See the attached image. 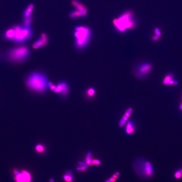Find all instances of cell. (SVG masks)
I'll return each mask as SVG.
<instances>
[{
    "mask_svg": "<svg viewBox=\"0 0 182 182\" xmlns=\"http://www.w3.org/2000/svg\"><path fill=\"white\" fill-rule=\"evenodd\" d=\"M113 24L116 30L120 33H124L127 30L135 29L138 22L133 11H125L113 19Z\"/></svg>",
    "mask_w": 182,
    "mask_h": 182,
    "instance_id": "obj_1",
    "label": "cell"
},
{
    "mask_svg": "<svg viewBox=\"0 0 182 182\" xmlns=\"http://www.w3.org/2000/svg\"><path fill=\"white\" fill-rule=\"evenodd\" d=\"M49 82L47 77L40 72H32L27 78L26 84L28 87L36 93H44L47 90Z\"/></svg>",
    "mask_w": 182,
    "mask_h": 182,
    "instance_id": "obj_2",
    "label": "cell"
},
{
    "mask_svg": "<svg viewBox=\"0 0 182 182\" xmlns=\"http://www.w3.org/2000/svg\"><path fill=\"white\" fill-rule=\"evenodd\" d=\"M133 170L141 178L148 179L153 176L154 171L150 161L143 158H138L133 161Z\"/></svg>",
    "mask_w": 182,
    "mask_h": 182,
    "instance_id": "obj_3",
    "label": "cell"
},
{
    "mask_svg": "<svg viewBox=\"0 0 182 182\" xmlns=\"http://www.w3.org/2000/svg\"><path fill=\"white\" fill-rule=\"evenodd\" d=\"M92 35V30L89 27L85 25L76 27L74 32L76 47L79 50L85 48L89 44Z\"/></svg>",
    "mask_w": 182,
    "mask_h": 182,
    "instance_id": "obj_4",
    "label": "cell"
},
{
    "mask_svg": "<svg viewBox=\"0 0 182 182\" xmlns=\"http://www.w3.org/2000/svg\"><path fill=\"white\" fill-rule=\"evenodd\" d=\"M13 29L15 31V34L12 41L16 44H22L27 42L33 34V31L30 27L17 25Z\"/></svg>",
    "mask_w": 182,
    "mask_h": 182,
    "instance_id": "obj_5",
    "label": "cell"
},
{
    "mask_svg": "<svg viewBox=\"0 0 182 182\" xmlns=\"http://www.w3.org/2000/svg\"><path fill=\"white\" fill-rule=\"evenodd\" d=\"M30 55V51L27 46L14 48L10 49L8 56L9 60L13 62H20L25 60Z\"/></svg>",
    "mask_w": 182,
    "mask_h": 182,
    "instance_id": "obj_6",
    "label": "cell"
},
{
    "mask_svg": "<svg viewBox=\"0 0 182 182\" xmlns=\"http://www.w3.org/2000/svg\"><path fill=\"white\" fill-rule=\"evenodd\" d=\"M153 69V66L150 63L144 62L138 65L135 70V75L139 79L146 77L150 73Z\"/></svg>",
    "mask_w": 182,
    "mask_h": 182,
    "instance_id": "obj_7",
    "label": "cell"
},
{
    "mask_svg": "<svg viewBox=\"0 0 182 182\" xmlns=\"http://www.w3.org/2000/svg\"><path fill=\"white\" fill-rule=\"evenodd\" d=\"M53 92L60 94L63 97H66L68 96L70 92V87L67 82L62 81L56 86V87Z\"/></svg>",
    "mask_w": 182,
    "mask_h": 182,
    "instance_id": "obj_8",
    "label": "cell"
},
{
    "mask_svg": "<svg viewBox=\"0 0 182 182\" xmlns=\"http://www.w3.org/2000/svg\"><path fill=\"white\" fill-rule=\"evenodd\" d=\"M48 42V37L47 35L45 33H42L39 39L33 43L32 47L35 49H38L40 48L44 47L47 44Z\"/></svg>",
    "mask_w": 182,
    "mask_h": 182,
    "instance_id": "obj_9",
    "label": "cell"
},
{
    "mask_svg": "<svg viewBox=\"0 0 182 182\" xmlns=\"http://www.w3.org/2000/svg\"><path fill=\"white\" fill-rule=\"evenodd\" d=\"M162 83L163 85L167 86H174L178 85V82L177 80L174 79V75L172 73H169L163 78Z\"/></svg>",
    "mask_w": 182,
    "mask_h": 182,
    "instance_id": "obj_10",
    "label": "cell"
},
{
    "mask_svg": "<svg viewBox=\"0 0 182 182\" xmlns=\"http://www.w3.org/2000/svg\"><path fill=\"white\" fill-rule=\"evenodd\" d=\"M71 4L76 10L82 12L85 16H87L88 14L87 7L82 2L79 0H72L71 2Z\"/></svg>",
    "mask_w": 182,
    "mask_h": 182,
    "instance_id": "obj_11",
    "label": "cell"
},
{
    "mask_svg": "<svg viewBox=\"0 0 182 182\" xmlns=\"http://www.w3.org/2000/svg\"><path fill=\"white\" fill-rule=\"evenodd\" d=\"M133 108H129L126 110L125 113L119 122V126L120 127L123 128L125 126L127 121H128L129 118L133 114Z\"/></svg>",
    "mask_w": 182,
    "mask_h": 182,
    "instance_id": "obj_12",
    "label": "cell"
},
{
    "mask_svg": "<svg viewBox=\"0 0 182 182\" xmlns=\"http://www.w3.org/2000/svg\"><path fill=\"white\" fill-rule=\"evenodd\" d=\"M126 125L125 132L127 135H132L135 133L136 128L133 121H128Z\"/></svg>",
    "mask_w": 182,
    "mask_h": 182,
    "instance_id": "obj_13",
    "label": "cell"
},
{
    "mask_svg": "<svg viewBox=\"0 0 182 182\" xmlns=\"http://www.w3.org/2000/svg\"><path fill=\"white\" fill-rule=\"evenodd\" d=\"M63 178L66 182H73L75 179L74 174L72 171L68 170L63 175Z\"/></svg>",
    "mask_w": 182,
    "mask_h": 182,
    "instance_id": "obj_14",
    "label": "cell"
},
{
    "mask_svg": "<svg viewBox=\"0 0 182 182\" xmlns=\"http://www.w3.org/2000/svg\"><path fill=\"white\" fill-rule=\"evenodd\" d=\"M34 6L33 4H30L28 6L25 11L23 14L24 19L30 18L31 17L32 12L34 9Z\"/></svg>",
    "mask_w": 182,
    "mask_h": 182,
    "instance_id": "obj_15",
    "label": "cell"
},
{
    "mask_svg": "<svg viewBox=\"0 0 182 182\" xmlns=\"http://www.w3.org/2000/svg\"><path fill=\"white\" fill-rule=\"evenodd\" d=\"M69 16L71 19H73L86 17L82 12L79 11L77 10L70 12L69 13Z\"/></svg>",
    "mask_w": 182,
    "mask_h": 182,
    "instance_id": "obj_16",
    "label": "cell"
},
{
    "mask_svg": "<svg viewBox=\"0 0 182 182\" xmlns=\"http://www.w3.org/2000/svg\"><path fill=\"white\" fill-rule=\"evenodd\" d=\"M14 34H15V31L13 29H10L7 30L4 33V38L7 40H12Z\"/></svg>",
    "mask_w": 182,
    "mask_h": 182,
    "instance_id": "obj_17",
    "label": "cell"
},
{
    "mask_svg": "<svg viewBox=\"0 0 182 182\" xmlns=\"http://www.w3.org/2000/svg\"><path fill=\"white\" fill-rule=\"evenodd\" d=\"M96 94V90L94 88H89L86 92V95L88 98H92L95 97Z\"/></svg>",
    "mask_w": 182,
    "mask_h": 182,
    "instance_id": "obj_18",
    "label": "cell"
},
{
    "mask_svg": "<svg viewBox=\"0 0 182 182\" xmlns=\"http://www.w3.org/2000/svg\"><path fill=\"white\" fill-rule=\"evenodd\" d=\"M120 175V173L119 172H116L112 175V177L107 180L105 182H115L116 181L119 179Z\"/></svg>",
    "mask_w": 182,
    "mask_h": 182,
    "instance_id": "obj_19",
    "label": "cell"
},
{
    "mask_svg": "<svg viewBox=\"0 0 182 182\" xmlns=\"http://www.w3.org/2000/svg\"><path fill=\"white\" fill-rule=\"evenodd\" d=\"M16 181L17 182H26L25 179L24 175L22 173H18L16 174Z\"/></svg>",
    "mask_w": 182,
    "mask_h": 182,
    "instance_id": "obj_20",
    "label": "cell"
},
{
    "mask_svg": "<svg viewBox=\"0 0 182 182\" xmlns=\"http://www.w3.org/2000/svg\"><path fill=\"white\" fill-rule=\"evenodd\" d=\"M101 164V162L100 160L97 159H91L90 161L88 166H99Z\"/></svg>",
    "mask_w": 182,
    "mask_h": 182,
    "instance_id": "obj_21",
    "label": "cell"
},
{
    "mask_svg": "<svg viewBox=\"0 0 182 182\" xmlns=\"http://www.w3.org/2000/svg\"><path fill=\"white\" fill-rule=\"evenodd\" d=\"M88 169V166L86 164L84 165H79V167H76V170L79 172H84L87 170Z\"/></svg>",
    "mask_w": 182,
    "mask_h": 182,
    "instance_id": "obj_22",
    "label": "cell"
},
{
    "mask_svg": "<svg viewBox=\"0 0 182 182\" xmlns=\"http://www.w3.org/2000/svg\"><path fill=\"white\" fill-rule=\"evenodd\" d=\"M24 175L25 179L26 182H30L31 180V177L30 174L29 173L27 172V171H23L22 172Z\"/></svg>",
    "mask_w": 182,
    "mask_h": 182,
    "instance_id": "obj_23",
    "label": "cell"
},
{
    "mask_svg": "<svg viewBox=\"0 0 182 182\" xmlns=\"http://www.w3.org/2000/svg\"><path fill=\"white\" fill-rule=\"evenodd\" d=\"M31 22H32V17L27 18V19H24L23 22V25L25 27H30Z\"/></svg>",
    "mask_w": 182,
    "mask_h": 182,
    "instance_id": "obj_24",
    "label": "cell"
},
{
    "mask_svg": "<svg viewBox=\"0 0 182 182\" xmlns=\"http://www.w3.org/2000/svg\"><path fill=\"white\" fill-rule=\"evenodd\" d=\"M36 150L38 152L42 153H44L45 151V148L43 145H39L36 147Z\"/></svg>",
    "mask_w": 182,
    "mask_h": 182,
    "instance_id": "obj_25",
    "label": "cell"
},
{
    "mask_svg": "<svg viewBox=\"0 0 182 182\" xmlns=\"http://www.w3.org/2000/svg\"><path fill=\"white\" fill-rule=\"evenodd\" d=\"M154 32L155 35L161 38L162 33H161V30L158 28H156L154 30Z\"/></svg>",
    "mask_w": 182,
    "mask_h": 182,
    "instance_id": "obj_26",
    "label": "cell"
},
{
    "mask_svg": "<svg viewBox=\"0 0 182 182\" xmlns=\"http://www.w3.org/2000/svg\"><path fill=\"white\" fill-rule=\"evenodd\" d=\"M182 176V174L181 173H180V171L179 170L176 171L175 173V174H174V177H175V178L177 179H180Z\"/></svg>",
    "mask_w": 182,
    "mask_h": 182,
    "instance_id": "obj_27",
    "label": "cell"
},
{
    "mask_svg": "<svg viewBox=\"0 0 182 182\" xmlns=\"http://www.w3.org/2000/svg\"><path fill=\"white\" fill-rule=\"evenodd\" d=\"M160 38V37H159L154 35L153 36L151 37V40L154 42H157V41H159Z\"/></svg>",
    "mask_w": 182,
    "mask_h": 182,
    "instance_id": "obj_28",
    "label": "cell"
},
{
    "mask_svg": "<svg viewBox=\"0 0 182 182\" xmlns=\"http://www.w3.org/2000/svg\"><path fill=\"white\" fill-rule=\"evenodd\" d=\"M179 109L181 110H182V102L180 104V106Z\"/></svg>",
    "mask_w": 182,
    "mask_h": 182,
    "instance_id": "obj_29",
    "label": "cell"
},
{
    "mask_svg": "<svg viewBox=\"0 0 182 182\" xmlns=\"http://www.w3.org/2000/svg\"><path fill=\"white\" fill-rule=\"evenodd\" d=\"M49 182H55V180L53 178H51Z\"/></svg>",
    "mask_w": 182,
    "mask_h": 182,
    "instance_id": "obj_30",
    "label": "cell"
},
{
    "mask_svg": "<svg viewBox=\"0 0 182 182\" xmlns=\"http://www.w3.org/2000/svg\"><path fill=\"white\" fill-rule=\"evenodd\" d=\"M179 170L180 171V173H181V174H182V168H181V169H180V170Z\"/></svg>",
    "mask_w": 182,
    "mask_h": 182,
    "instance_id": "obj_31",
    "label": "cell"
}]
</instances>
